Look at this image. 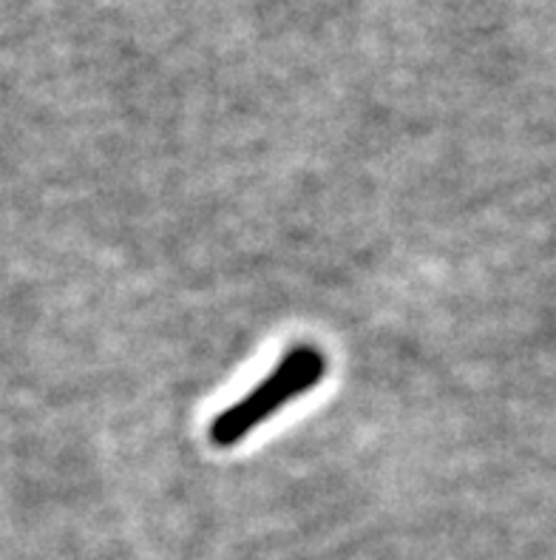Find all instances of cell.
<instances>
[{
  "mask_svg": "<svg viewBox=\"0 0 556 560\" xmlns=\"http://www.w3.org/2000/svg\"><path fill=\"white\" fill-rule=\"evenodd\" d=\"M324 353L316 345H296L259 387H253L225 412H218L208 435L216 447H236L241 439L253 433L256 427L264 424L275 410H282L301 393H310L324 378Z\"/></svg>",
  "mask_w": 556,
  "mask_h": 560,
  "instance_id": "1",
  "label": "cell"
}]
</instances>
